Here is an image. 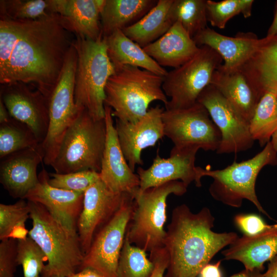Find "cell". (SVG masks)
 Instances as JSON below:
<instances>
[{"mask_svg": "<svg viewBox=\"0 0 277 277\" xmlns=\"http://www.w3.org/2000/svg\"><path fill=\"white\" fill-rule=\"evenodd\" d=\"M150 260L154 268L151 277H164L168 263V257L164 247L150 252Z\"/></svg>", "mask_w": 277, "mask_h": 277, "instance_id": "60d3db41", "label": "cell"}, {"mask_svg": "<svg viewBox=\"0 0 277 277\" xmlns=\"http://www.w3.org/2000/svg\"><path fill=\"white\" fill-rule=\"evenodd\" d=\"M69 277H103L96 270L91 268H85Z\"/></svg>", "mask_w": 277, "mask_h": 277, "instance_id": "ee69618b", "label": "cell"}, {"mask_svg": "<svg viewBox=\"0 0 277 277\" xmlns=\"http://www.w3.org/2000/svg\"><path fill=\"white\" fill-rule=\"evenodd\" d=\"M42 144L36 147L24 149L2 159L0 181L13 198L24 199L38 183V165L43 161Z\"/></svg>", "mask_w": 277, "mask_h": 277, "instance_id": "ffe728a7", "label": "cell"}, {"mask_svg": "<svg viewBox=\"0 0 277 277\" xmlns=\"http://www.w3.org/2000/svg\"><path fill=\"white\" fill-rule=\"evenodd\" d=\"M27 202L32 222L28 236L47 257L41 276L69 277L77 272L84 256L77 232L64 226L41 204Z\"/></svg>", "mask_w": 277, "mask_h": 277, "instance_id": "277c9868", "label": "cell"}, {"mask_svg": "<svg viewBox=\"0 0 277 277\" xmlns=\"http://www.w3.org/2000/svg\"><path fill=\"white\" fill-rule=\"evenodd\" d=\"M250 131L261 147L269 143L277 130V94L265 92L260 97L249 121Z\"/></svg>", "mask_w": 277, "mask_h": 277, "instance_id": "f546056e", "label": "cell"}, {"mask_svg": "<svg viewBox=\"0 0 277 277\" xmlns=\"http://www.w3.org/2000/svg\"><path fill=\"white\" fill-rule=\"evenodd\" d=\"M214 221L207 207L197 213L185 204L173 209L163 242L168 257L164 277H197L217 253L239 237L234 232L213 231Z\"/></svg>", "mask_w": 277, "mask_h": 277, "instance_id": "7a4b0ae2", "label": "cell"}, {"mask_svg": "<svg viewBox=\"0 0 277 277\" xmlns=\"http://www.w3.org/2000/svg\"><path fill=\"white\" fill-rule=\"evenodd\" d=\"M30 209L28 202L20 199L13 204H0V240H7V236L16 224L26 222L29 217Z\"/></svg>", "mask_w": 277, "mask_h": 277, "instance_id": "74e56055", "label": "cell"}, {"mask_svg": "<svg viewBox=\"0 0 277 277\" xmlns=\"http://www.w3.org/2000/svg\"><path fill=\"white\" fill-rule=\"evenodd\" d=\"M170 14L192 38L208 27L206 0H173Z\"/></svg>", "mask_w": 277, "mask_h": 277, "instance_id": "1f68e13d", "label": "cell"}, {"mask_svg": "<svg viewBox=\"0 0 277 277\" xmlns=\"http://www.w3.org/2000/svg\"><path fill=\"white\" fill-rule=\"evenodd\" d=\"M17 241L9 239L0 243V277H14L18 265L17 256Z\"/></svg>", "mask_w": 277, "mask_h": 277, "instance_id": "f35d334b", "label": "cell"}, {"mask_svg": "<svg viewBox=\"0 0 277 277\" xmlns=\"http://www.w3.org/2000/svg\"><path fill=\"white\" fill-rule=\"evenodd\" d=\"M270 143L275 151L277 152V130L272 135Z\"/></svg>", "mask_w": 277, "mask_h": 277, "instance_id": "681fc988", "label": "cell"}, {"mask_svg": "<svg viewBox=\"0 0 277 277\" xmlns=\"http://www.w3.org/2000/svg\"><path fill=\"white\" fill-rule=\"evenodd\" d=\"M253 3V0H206L207 21L211 26L223 29L235 15L242 14L245 18L250 17Z\"/></svg>", "mask_w": 277, "mask_h": 277, "instance_id": "836d02e7", "label": "cell"}, {"mask_svg": "<svg viewBox=\"0 0 277 277\" xmlns=\"http://www.w3.org/2000/svg\"><path fill=\"white\" fill-rule=\"evenodd\" d=\"M264 277H277V255L269 261Z\"/></svg>", "mask_w": 277, "mask_h": 277, "instance_id": "bcb514c9", "label": "cell"}, {"mask_svg": "<svg viewBox=\"0 0 277 277\" xmlns=\"http://www.w3.org/2000/svg\"><path fill=\"white\" fill-rule=\"evenodd\" d=\"M198 47L208 46L216 51L226 69L242 67L256 49L259 38L251 32H239L234 37L221 34L207 27L193 38Z\"/></svg>", "mask_w": 277, "mask_h": 277, "instance_id": "7402d4cb", "label": "cell"}, {"mask_svg": "<svg viewBox=\"0 0 277 277\" xmlns=\"http://www.w3.org/2000/svg\"><path fill=\"white\" fill-rule=\"evenodd\" d=\"M48 0H1L0 16L12 20L35 19L48 13Z\"/></svg>", "mask_w": 277, "mask_h": 277, "instance_id": "e575fe53", "label": "cell"}, {"mask_svg": "<svg viewBox=\"0 0 277 277\" xmlns=\"http://www.w3.org/2000/svg\"><path fill=\"white\" fill-rule=\"evenodd\" d=\"M249 122L261 97L242 68L226 69L221 65L211 83Z\"/></svg>", "mask_w": 277, "mask_h": 277, "instance_id": "603a6c76", "label": "cell"}, {"mask_svg": "<svg viewBox=\"0 0 277 277\" xmlns=\"http://www.w3.org/2000/svg\"><path fill=\"white\" fill-rule=\"evenodd\" d=\"M277 166V152L270 141L253 157L241 162H233L222 169H205L196 167V186H202L201 179L209 176L213 181L209 187L211 196L216 201L234 208L240 207L244 200L268 216L255 192V183L261 170L266 166Z\"/></svg>", "mask_w": 277, "mask_h": 277, "instance_id": "5b68a950", "label": "cell"}, {"mask_svg": "<svg viewBox=\"0 0 277 277\" xmlns=\"http://www.w3.org/2000/svg\"><path fill=\"white\" fill-rule=\"evenodd\" d=\"M106 140L100 173V179L115 193H133L140 187V179L130 168L121 148L114 126L112 109L105 105Z\"/></svg>", "mask_w": 277, "mask_h": 277, "instance_id": "e0dca14e", "label": "cell"}, {"mask_svg": "<svg viewBox=\"0 0 277 277\" xmlns=\"http://www.w3.org/2000/svg\"><path fill=\"white\" fill-rule=\"evenodd\" d=\"M76 67L77 53L72 42L50 100L48 132L42 143L43 162L47 165L53 162L66 132L79 112L74 101Z\"/></svg>", "mask_w": 277, "mask_h": 277, "instance_id": "30bf717a", "label": "cell"}, {"mask_svg": "<svg viewBox=\"0 0 277 277\" xmlns=\"http://www.w3.org/2000/svg\"><path fill=\"white\" fill-rule=\"evenodd\" d=\"M221 263V261L214 264L208 263L202 268L199 277H222Z\"/></svg>", "mask_w": 277, "mask_h": 277, "instance_id": "7bdbcfd3", "label": "cell"}, {"mask_svg": "<svg viewBox=\"0 0 277 277\" xmlns=\"http://www.w3.org/2000/svg\"><path fill=\"white\" fill-rule=\"evenodd\" d=\"M41 144L27 125L11 117L7 122L0 124L1 159Z\"/></svg>", "mask_w": 277, "mask_h": 277, "instance_id": "4dcf8cb0", "label": "cell"}, {"mask_svg": "<svg viewBox=\"0 0 277 277\" xmlns=\"http://www.w3.org/2000/svg\"><path fill=\"white\" fill-rule=\"evenodd\" d=\"M222 253L224 260L238 261L245 269L263 271L265 263L277 255V224L258 234L238 237Z\"/></svg>", "mask_w": 277, "mask_h": 277, "instance_id": "cb8c5ba5", "label": "cell"}, {"mask_svg": "<svg viewBox=\"0 0 277 277\" xmlns=\"http://www.w3.org/2000/svg\"><path fill=\"white\" fill-rule=\"evenodd\" d=\"M200 149L196 147L172 148L170 156L161 157L157 154L147 169L138 167L140 190L173 181H180L188 186L197 181L195 156Z\"/></svg>", "mask_w": 277, "mask_h": 277, "instance_id": "ac0fdd59", "label": "cell"}, {"mask_svg": "<svg viewBox=\"0 0 277 277\" xmlns=\"http://www.w3.org/2000/svg\"><path fill=\"white\" fill-rule=\"evenodd\" d=\"M276 35H277V1H276L275 4L273 21L268 30L266 36L270 37Z\"/></svg>", "mask_w": 277, "mask_h": 277, "instance_id": "7dc6e473", "label": "cell"}, {"mask_svg": "<svg viewBox=\"0 0 277 277\" xmlns=\"http://www.w3.org/2000/svg\"><path fill=\"white\" fill-rule=\"evenodd\" d=\"M106 140L105 118L96 119L87 110H80L50 166L59 174L86 170L100 172Z\"/></svg>", "mask_w": 277, "mask_h": 277, "instance_id": "52a82bcc", "label": "cell"}, {"mask_svg": "<svg viewBox=\"0 0 277 277\" xmlns=\"http://www.w3.org/2000/svg\"><path fill=\"white\" fill-rule=\"evenodd\" d=\"M164 109L157 105L135 123L116 119L115 129L120 145L130 168L143 165L142 150L154 146L164 135L162 113Z\"/></svg>", "mask_w": 277, "mask_h": 277, "instance_id": "2e32d148", "label": "cell"}, {"mask_svg": "<svg viewBox=\"0 0 277 277\" xmlns=\"http://www.w3.org/2000/svg\"><path fill=\"white\" fill-rule=\"evenodd\" d=\"M0 92L10 116L27 125L42 144L48 132L50 100L21 82L1 85Z\"/></svg>", "mask_w": 277, "mask_h": 277, "instance_id": "5bb4252c", "label": "cell"}, {"mask_svg": "<svg viewBox=\"0 0 277 277\" xmlns=\"http://www.w3.org/2000/svg\"><path fill=\"white\" fill-rule=\"evenodd\" d=\"M108 56L115 69L130 65L147 70L157 75L165 76L167 71L158 64L137 44L122 30H117L105 37Z\"/></svg>", "mask_w": 277, "mask_h": 277, "instance_id": "4316f807", "label": "cell"}, {"mask_svg": "<svg viewBox=\"0 0 277 277\" xmlns=\"http://www.w3.org/2000/svg\"><path fill=\"white\" fill-rule=\"evenodd\" d=\"M163 81L164 76L137 67L116 68L105 87V105L112 109L116 119L135 123L147 113L152 102L167 103Z\"/></svg>", "mask_w": 277, "mask_h": 277, "instance_id": "3957f363", "label": "cell"}, {"mask_svg": "<svg viewBox=\"0 0 277 277\" xmlns=\"http://www.w3.org/2000/svg\"><path fill=\"white\" fill-rule=\"evenodd\" d=\"M73 45L77 53L76 106L95 118H104L105 87L115 71L107 53L106 38L103 35L95 41L75 36Z\"/></svg>", "mask_w": 277, "mask_h": 277, "instance_id": "8992f818", "label": "cell"}, {"mask_svg": "<svg viewBox=\"0 0 277 277\" xmlns=\"http://www.w3.org/2000/svg\"><path fill=\"white\" fill-rule=\"evenodd\" d=\"M187 186L180 181H170L133 193V209L125 238L145 251L163 247L166 234L167 200L170 194L184 195Z\"/></svg>", "mask_w": 277, "mask_h": 277, "instance_id": "ba28073f", "label": "cell"}, {"mask_svg": "<svg viewBox=\"0 0 277 277\" xmlns=\"http://www.w3.org/2000/svg\"><path fill=\"white\" fill-rule=\"evenodd\" d=\"M48 182L54 187L68 191L85 192L100 179L99 172L86 170L65 174L49 173Z\"/></svg>", "mask_w": 277, "mask_h": 277, "instance_id": "8d00e7d4", "label": "cell"}, {"mask_svg": "<svg viewBox=\"0 0 277 277\" xmlns=\"http://www.w3.org/2000/svg\"><path fill=\"white\" fill-rule=\"evenodd\" d=\"M28 235L29 230L25 227V222H21L12 227L8 234L7 239L24 240L28 237Z\"/></svg>", "mask_w": 277, "mask_h": 277, "instance_id": "b9f144b4", "label": "cell"}, {"mask_svg": "<svg viewBox=\"0 0 277 277\" xmlns=\"http://www.w3.org/2000/svg\"><path fill=\"white\" fill-rule=\"evenodd\" d=\"M125 193L110 191L101 179L84 192L83 206L78 219L77 230L82 249H89L97 231L116 213Z\"/></svg>", "mask_w": 277, "mask_h": 277, "instance_id": "9a60e30c", "label": "cell"}, {"mask_svg": "<svg viewBox=\"0 0 277 277\" xmlns=\"http://www.w3.org/2000/svg\"><path fill=\"white\" fill-rule=\"evenodd\" d=\"M230 277H264V273L259 269L247 270L245 269Z\"/></svg>", "mask_w": 277, "mask_h": 277, "instance_id": "f6af8a7d", "label": "cell"}, {"mask_svg": "<svg viewBox=\"0 0 277 277\" xmlns=\"http://www.w3.org/2000/svg\"><path fill=\"white\" fill-rule=\"evenodd\" d=\"M61 16H0V83L30 85L50 100L74 39Z\"/></svg>", "mask_w": 277, "mask_h": 277, "instance_id": "6da1fadb", "label": "cell"}, {"mask_svg": "<svg viewBox=\"0 0 277 277\" xmlns=\"http://www.w3.org/2000/svg\"><path fill=\"white\" fill-rule=\"evenodd\" d=\"M10 117L6 107L2 100L0 99V124L7 122Z\"/></svg>", "mask_w": 277, "mask_h": 277, "instance_id": "c3c4849f", "label": "cell"}, {"mask_svg": "<svg viewBox=\"0 0 277 277\" xmlns=\"http://www.w3.org/2000/svg\"><path fill=\"white\" fill-rule=\"evenodd\" d=\"M223 61L216 51L203 46L190 60L168 72L162 85L164 92L169 98L165 110L186 108L196 103Z\"/></svg>", "mask_w": 277, "mask_h": 277, "instance_id": "9c48e42d", "label": "cell"}, {"mask_svg": "<svg viewBox=\"0 0 277 277\" xmlns=\"http://www.w3.org/2000/svg\"><path fill=\"white\" fill-rule=\"evenodd\" d=\"M41 277H61V276H41Z\"/></svg>", "mask_w": 277, "mask_h": 277, "instance_id": "f907efd6", "label": "cell"}, {"mask_svg": "<svg viewBox=\"0 0 277 277\" xmlns=\"http://www.w3.org/2000/svg\"><path fill=\"white\" fill-rule=\"evenodd\" d=\"M262 96L277 94V35L260 38L254 54L242 67Z\"/></svg>", "mask_w": 277, "mask_h": 277, "instance_id": "484cf974", "label": "cell"}, {"mask_svg": "<svg viewBox=\"0 0 277 277\" xmlns=\"http://www.w3.org/2000/svg\"><path fill=\"white\" fill-rule=\"evenodd\" d=\"M146 252L125 238L118 262L117 277H151L154 266Z\"/></svg>", "mask_w": 277, "mask_h": 277, "instance_id": "d6a6232c", "label": "cell"}, {"mask_svg": "<svg viewBox=\"0 0 277 277\" xmlns=\"http://www.w3.org/2000/svg\"><path fill=\"white\" fill-rule=\"evenodd\" d=\"M105 0H48L49 13L59 14L75 36L96 40L102 35L101 13Z\"/></svg>", "mask_w": 277, "mask_h": 277, "instance_id": "44dd1931", "label": "cell"}, {"mask_svg": "<svg viewBox=\"0 0 277 277\" xmlns=\"http://www.w3.org/2000/svg\"><path fill=\"white\" fill-rule=\"evenodd\" d=\"M173 0H159L142 18L122 30L129 38L144 48L164 35L174 24L170 10Z\"/></svg>", "mask_w": 277, "mask_h": 277, "instance_id": "f1b7e54d", "label": "cell"}, {"mask_svg": "<svg viewBox=\"0 0 277 277\" xmlns=\"http://www.w3.org/2000/svg\"><path fill=\"white\" fill-rule=\"evenodd\" d=\"M162 67L177 68L199 51L198 47L179 22L155 42L143 48Z\"/></svg>", "mask_w": 277, "mask_h": 277, "instance_id": "d4e9b609", "label": "cell"}, {"mask_svg": "<svg viewBox=\"0 0 277 277\" xmlns=\"http://www.w3.org/2000/svg\"><path fill=\"white\" fill-rule=\"evenodd\" d=\"M16 260L22 265L23 277H41L47 257L38 245L28 236L17 241Z\"/></svg>", "mask_w": 277, "mask_h": 277, "instance_id": "d590c367", "label": "cell"}, {"mask_svg": "<svg viewBox=\"0 0 277 277\" xmlns=\"http://www.w3.org/2000/svg\"><path fill=\"white\" fill-rule=\"evenodd\" d=\"M49 173L43 168L37 185L24 199L44 206L64 226L77 232V224L82 210L84 192L68 191L51 186Z\"/></svg>", "mask_w": 277, "mask_h": 277, "instance_id": "d6986e66", "label": "cell"}, {"mask_svg": "<svg viewBox=\"0 0 277 277\" xmlns=\"http://www.w3.org/2000/svg\"><path fill=\"white\" fill-rule=\"evenodd\" d=\"M164 135L174 147H196L205 151H216L221 133L207 109L195 103L188 108L165 110L162 113Z\"/></svg>", "mask_w": 277, "mask_h": 277, "instance_id": "7c38bea8", "label": "cell"}, {"mask_svg": "<svg viewBox=\"0 0 277 277\" xmlns=\"http://www.w3.org/2000/svg\"><path fill=\"white\" fill-rule=\"evenodd\" d=\"M197 102L208 112L221 133L217 154L238 153L251 148L254 143L249 122L211 84L199 96Z\"/></svg>", "mask_w": 277, "mask_h": 277, "instance_id": "4fadbf2b", "label": "cell"}, {"mask_svg": "<svg viewBox=\"0 0 277 277\" xmlns=\"http://www.w3.org/2000/svg\"><path fill=\"white\" fill-rule=\"evenodd\" d=\"M134 204L133 194L125 193L118 210L95 234L80 270L91 268L103 277H117L119 257Z\"/></svg>", "mask_w": 277, "mask_h": 277, "instance_id": "8fae6325", "label": "cell"}, {"mask_svg": "<svg viewBox=\"0 0 277 277\" xmlns=\"http://www.w3.org/2000/svg\"><path fill=\"white\" fill-rule=\"evenodd\" d=\"M233 221L243 235L253 236L272 227L259 215L253 213H240L235 215Z\"/></svg>", "mask_w": 277, "mask_h": 277, "instance_id": "ab89813d", "label": "cell"}, {"mask_svg": "<svg viewBox=\"0 0 277 277\" xmlns=\"http://www.w3.org/2000/svg\"><path fill=\"white\" fill-rule=\"evenodd\" d=\"M155 0H105L101 13L103 36L131 26L156 4Z\"/></svg>", "mask_w": 277, "mask_h": 277, "instance_id": "83f0119b", "label": "cell"}]
</instances>
